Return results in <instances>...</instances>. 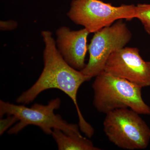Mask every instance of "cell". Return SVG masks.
<instances>
[{"mask_svg": "<svg viewBox=\"0 0 150 150\" xmlns=\"http://www.w3.org/2000/svg\"><path fill=\"white\" fill-rule=\"evenodd\" d=\"M44 43L43 53L44 67L35 83L17 98V103L27 104L34 100L42 92L58 89L64 92L72 100L79 116L80 129L87 137L93 136L94 130L84 119L78 105L77 95L79 88L85 82L91 79L70 66L59 53L52 33L41 32Z\"/></svg>", "mask_w": 150, "mask_h": 150, "instance_id": "obj_1", "label": "cell"}, {"mask_svg": "<svg viewBox=\"0 0 150 150\" xmlns=\"http://www.w3.org/2000/svg\"><path fill=\"white\" fill-rule=\"evenodd\" d=\"M93 104L100 112L107 114L129 108L139 114L150 115V107L142 97V87L103 71L92 84Z\"/></svg>", "mask_w": 150, "mask_h": 150, "instance_id": "obj_2", "label": "cell"}, {"mask_svg": "<svg viewBox=\"0 0 150 150\" xmlns=\"http://www.w3.org/2000/svg\"><path fill=\"white\" fill-rule=\"evenodd\" d=\"M61 103V99L56 98L51 100L46 105L35 103L29 108L1 100L0 116L1 118L5 115H12L18 119V123L9 130L10 134H18L28 125L38 126L48 135H51L54 129H60L67 134L80 133L79 126L68 123L61 115L54 113Z\"/></svg>", "mask_w": 150, "mask_h": 150, "instance_id": "obj_3", "label": "cell"}, {"mask_svg": "<svg viewBox=\"0 0 150 150\" xmlns=\"http://www.w3.org/2000/svg\"><path fill=\"white\" fill-rule=\"evenodd\" d=\"M103 130L111 143L124 149H144L149 144V127L139 113L128 108L106 114Z\"/></svg>", "mask_w": 150, "mask_h": 150, "instance_id": "obj_4", "label": "cell"}, {"mask_svg": "<svg viewBox=\"0 0 150 150\" xmlns=\"http://www.w3.org/2000/svg\"><path fill=\"white\" fill-rule=\"evenodd\" d=\"M67 15L76 24L95 33L116 21L137 18L136 6H114L100 0H73Z\"/></svg>", "mask_w": 150, "mask_h": 150, "instance_id": "obj_5", "label": "cell"}, {"mask_svg": "<svg viewBox=\"0 0 150 150\" xmlns=\"http://www.w3.org/2000/svg\"><path fill=\"white\" fill-rule=\"evenodd\" d=\"M121 20L95 33L88 46V63L81 71L85 76L91 79L103 72L110 55L131 40L132 33Z\"/></svg>", "mask_w": 150, "mask_h": 150, "instance_id": "obj_6", "label": "cell"}, {"mask_svg": "<svg viewBox=\"0 0 150 150\" xmlns=\"http://www.w3.org/2000/svg\"><path fill=\"white\" fill-rule=\"evenodd\" d=\"M138 48L123 47L113 52L105 66V71L141 87L150 86V62L144 60Z\"/></svg>", "mask_w": 150, "mask_h": 150, "instance_id": "obj_7", "label": "cell"}, {"mask_svg": "<svg viewBox=\"0 0 150 150\" xmlns=\"http://www.w3.org/2000/svg\"><path fill=\"white\" fill-rule=\"evenodd\" d=\"M90 32L84 28L72 30L67 26L59 28L56 31V46L65 61L73 68L81 71L86 67L87 38Z\"/></svg>", "mask_w": 150, "mask_h": 150, "instance_id": "obj_8", "label": "cell"}, {"mask_svg": "<svg viewBox=\"0 0 150 150\" xmlns=\"http://www.w3.org/2000/svg\"><path fill=\"white\" fill-rule=\"evenodd\" d=\"M51 135L59 150H101L95 146L91 141L82 136L81 133L67 134L60 129H54Z\"/></svg>", "mask_w": 150, "mask_h": 150, "instance_id": "obj_9", "label": "cell"}, {"mask_svg": "<svg viewBox=\"0 0 150 150\" xmlns=\"http://www.w3.org/2000/svg\"><path fill=\"white\" fill-rule=\"evenodd\" d=\"M137 18L142 23L146 32L150 35V4L136 6Z\"/></svg>", "mask_w": 150, "mask_h": 150, "instance_id": "obj_10", "label": "cell"}, {"mask_svg": "<svg viewBox=\"0 0 150 150\" xmlns=\"http://www.w3.org/2000/svg\"><path fill=\"white\" fill-rule=\"evenodd\" d=\"M6 118H1L0 120V135H2L5 131L12 126L15 123L18 121V119L15 115H7Z\"/></svg>", "mask_w": 150, "mask_h": 150, "instance_id": "obj_11", "label": "cell"}, {"mask_svg": "<svg viewBox=\"0 0 150 150\" xmlns=\"http://www.w3.org/2000/svg\"><path fill=\"white\" fill-rule=\"evenodd\" d=\"M18 26L17 22L14 20L1 21L0 29L1 31H10L16 29Z\"/></svg>", "mask_w": 150, "mask_h": 150, "instance_id": "obj_12", "label": "cell"}]
</instances>
